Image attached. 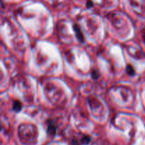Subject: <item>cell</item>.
<instances>
[{
  "mask_svg": "<svg viewBox=\"0 0 145 145\" xmlns=\"http://www.w3.org/2000/svg\"><path fill=\"white\" fill-rule=\"evenodd\" d=\"M90 141H91V137H90L89 136H88V135L84 136L83 137L81 138V142L83 144H88L90 142Z\"/></svg>",
  "mask_w": 145,
  "mask_h": 145,
  "instance_id": "cell-4",
  "label": "cell"
},
{
  "mask_svg": "<svg viewBox=\"0 0 145 145\" xmlns=\"http://www.w3.org/2000/svg\"><path fill=\"white\" fill-rule=\"evenodd\" d=\"M22 108V104L19 100H15L13 103V110L16 112H19Z\"/></svg>",
  "mask_w": 145,
  "mask_h": 145,
  "instance_id": "cell-3",
  "label": "cell"
},
{
  "mask_svg": "<svg viewBox=\"0 0 145 145\" xmlns=\"http://www.w3.org/2000/svg\"><path fill=\"white\" fill-rule=\"evenodd\" d=\"M126 72L128 73V74L133 76L135 74V69L132 67V65H128L126 67Z\"/></svg>",
  "mask_w": 145,
  "mask_h": 145,
  "instance_id": "cell-5",
  "label": "cell"
},
{
  "mask_svg": "<svg viewBox=\"0 0 145 145\" xmlns=\"http://www.w3.org/2000/svg\"><path fill=\"white\" fill-rule=\"evenodd\" d=\"M93 2H92V1H91V0H89L88 2H87V7H88V8H91V7H93Z\"/></svg>",
  "mask_w": 145,
  "mask_h": 145,
  "instance_id": "cell-7",
  "label": "cell"
},
{
  "mask_svg": "<svg viewBox=\"0 0 145 145\" xmlns=\"http://www.w3.org/2000/svg\"><path fill=\"white\" fill-rule=\"evenodd\" d=\"M74 29L75 31L76 37L78 38V40L81 42H84V35L82 34V32L81 31V29H80L79 27L77 25H74Z\"/></svg>",
  "mask_w": 145,
  "mask_h": 145,
  "instance_id": "cell-1",
  "label": "cell"
},
{
  "mask_svg": "<svg viewBox=\"0 0 145 145\" xmlns=\"http://www.w3.org/2000/svg\"><path fill=\"white\" fill-rule=\"evenodd\" d=\"M48 133L50 136H53L55 135L56 133V127L55 125L50 122L49 123L48 126Z\"/></svg>",
  "mask_w": 145,
  "mask_h": 145,
  "instance_id": "cell-2",
  "label": "cell"
},
{
  "mask_svg": "<svg viewBox=\"0 0 145 145\" xmlns=\"http://www.w3.org/2000/svg\"><path fill=\"white\" fill-rule=\"evenodd\" d=\"M72 145H79V143L76 142V140L74 139V140H72Z\"/></svg>",
  "mask_w": 145,
  "mask_h": 145,
  "instance_id": "cell-8",
  "label": "cell"
},
{
  "mask_svg": "<svg viewBox=\"0 0 145 145\" xmlns=\"http://www.w3.org/2000/svg\"><path fill=\"white\" fill-rule=\"evenodd\" d=\"M91 76L94 79H97L98 78V76H99V74L96 70H93L92 72H91Z\"/></svg>",
  "mask_w": 145,
  "mask_h": 145,
  "instance_id": "cell-6",
  "label": "cell"
}]
</instances>
